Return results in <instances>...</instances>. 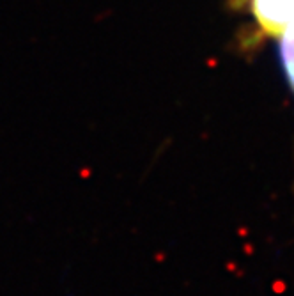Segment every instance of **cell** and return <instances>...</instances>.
Segmentation results:
<instances>
[{"instance_id":"cell-1","label":"cell","mask_w":294,"mask_h":296,"mask_svg":"<svg viewBox=\"0 0 294 296\" xmlns=\"http://www.w3.org/2000/svg\"><path fill=\"white\" fill-rule=\"evenodd\" d=\"M257 31L277 38L287 25L294 23V0H243Z\"/></svg>"},{"instance_id":"cell-2","label":"cell","mask_w":294,"mask_h":296,"mask_svg":"<svg viewBox=\"0 0 294 296\" xmlns=\"http://www.w3.org/2000/svg\"><path fill=\"white\" fill-rule=\"evenodd\" d=\"M277 39H278V51H280V61H282V66H284L285 78H287V84L294 96V23L287 25L277 36Z\"/></svg>"}]
</instances>
